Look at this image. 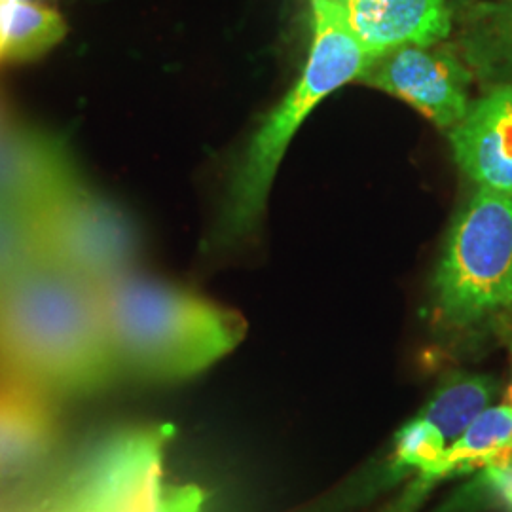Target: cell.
Returning <instances> with one entry per match:
<instances>
[{"mask_svg":"<svg viewBox=\"0 0 512 512\" xmlns=\"http://www.w3.org/2000/svg\"><path fill=\"white\" fill-rule=\"evenodd\" d=\"M512 306V194L478 188L450 228L433 281L442 329L465 330Z\"/></svg>","mask_w":512,"mask_h":512,"instance_id":"4","label":"cell"},{"mask_svg":"<svg viewBox=\"0 0 512 512\" xmlns=\"http://www.w3.org/2000/svg\"><path fill=\"white\" fill-rule=\"evenodd\" d=\"M497 329H499V334H501L505 346L512 353V306L497 315Z\"/></svg>","mask_w":512,"mask_h":512,"instance_id":"17","label":"cell"},{"mask_svg":"<svg viewBox=\"0 0 512 512\" xmlns=\"http://www.w3.org/2000/svg\"><path fill=\"white\" fill-rule=\"evenodd\" d=\"M448 135L463 175L478 188L512 194V84L492 86Z\"/></svg>","mask_w":512,"mask_h":512,"instance_id":"9","label":"cell"},{"mask_svg":"<svg viewBox=\"0 0 512 512\" xmlns=\"http://www.w3.org/2000/svg\"><path fill=\"white\" fill-rule=\"evenodd\" d=\"M6 126V120H4V114H2V109H0V129Z\"/></svg>","mask_w":512,"mask_h":512,"instance_id":"18","label":"cell"},{"mask_svg":"<svg viewBox=\"0 0 512 512\" xmlns=\"http://www.w3.org/2000/svg\"><path fill=\"white\" fill-rule=\"evenodd\" d=\"M454 6L463 61L480 80L512 84V0H461Z\"/></svg>","mask_w":512,"mask_h":512,"instance_id":"11","label":"cell"},{"mask_svg":"<svg viewBox=\"0 0 512 512\" xmlns=\"http://www.w3.org/2000/svg\"><path fill=\"white\" fill-rule=\"evenodd\" d=\"M99 291L120 374L186 380L232 353L247 334L239 311L162 281L128 274Z\"/></svg>","mask_w":512,"mask_h":512,"instance_id":"2","label":"cell"},{"mask_svg":"<svg viewBox=\"0 0 512 512\" xmlns=\"http://www.w3.org/2000/svg\"><path fill=\"white\" fill-rule=\"evenodd\" d=\"M509 463H512V408L509 404L492 406L484 410L461 437L448 444L433 482Z\"/></svg>","mask_w":512,"mask_h":512,"instance_id":"13","label":"cell"},{"mask_svg":"<svg viewBox=\"0 0 512 512\" xmlns=\"http://www.w3.org/2000/svg\"><path fill=\"white\" fill-rule=\"evenodd\" d=\"M495 393L497 385L490 376L452 374L440 384L418 416L431 421L450 444L490 408Z\"/></svg>","mask_w":512,"mask_h":512,"instance_id":"14","label":"cell"},{"mask_svg":"<svg viewBox=\"0 0 512 512\" xmlns=\"http://www.w3.org/2000/svg\"><path fill=\"white\" fill-rule=\"evenodd\" d=\"M0 372L44 395H88L120 376L99 285L50 264L2 285Z\"/></svg>","mask_w":512,"mask_h":512,"instance_id":"1","label":"cell"},{"mask_svg":"<svg viewBox=\"0 0 512 512\" xmlns=\"http://www.w3.org/2000/svg\"><path fill=\"white\" fill-rule=\"evenodd\" d=\"M308 4V61L293 88L260 122L234 167L215 230V241L220 245H234L255 234L277 169L298 129L330 93L357 82L370 63L346 25L340 0H308Z\"/></svg>","mask_w":512,"mask_h":512,"instance_id":"3","label":"cell"},{"mask_svg":"<svg viewBox=\"0 0 512 512\" xmlns=\"http://www.w3.org/2000/svg\"><path fill=\"white\" fill-rule=\"evenodd\" d=\"M475 74L454 46H408L368 63L357 82L389 93L439 129L454 128L471 107Z\"/></svg>","mask_w":512,"mask_h":512,"instance_id":"6","label":"cell"},{"mask_svg":"<svg viewBox=\"0 0 512 512\" xmlns=\"http://www.w3.org/2000/svg\"><path fill=\"white\" fill-rule=\"evenodd\" d=\"M67 21L35 0H0V67L48 54L67 37Z\"/></svg>","mask_w":512,"mask_h":512,"instance_id":"12","label":"cell"},{"mask_svg":"<svg viewBox=\"0 0 512 512\" xmlns=\"http://www.w3.org/2000/svg\"><path fill=\"white\" fill-rule=\"evenodd\" d=\"M76 181L80 175L57 139L35 129H0V207L38 213Z\"/></svg>","mask_w":512,"mask_h":512,"instance_id":"8","label":"cell"},{"mask_svg":"<svg viewBox=\"0 0 512 512\" xmlns=\"http://www.w3.org/2000/svg\"><path fill=\"white\" fill-rule=\"evenodd\" d=\"M340 8L370 63L408 46H437L454 31L450 0H340Z\"/></svg>","mask_w":512,"mask_h":512,"instance_id":"7","label":"cell"},{"mask_svg":"<svg viewBox=\"0 0 512 512\" xmlns=\"http://www.w3.org/2000/svg\"><path fill=\"white\" fill-rule=\"evenodd\" d=\"M448 442L431 421L416 416L408 421L395 439L391 471L403 475L420 471L421 482H433V475L446 454Z\"/></svg>","mask_w":512,"mask_h":512,"instance_id":"16","label":"cell"},{"mask_svg":"<svg viewBox=\"0 0 512 512\" xmlns=\"http://www.w3.org/2000/svg\"><path fill=\"white\" fill-rule=\"evenodd\" d=\"M46 264L95 285L131 274L139 232L128 213L80 181L37 213Z\"/></svg>","mask_w":512,"mask_h":512,"instance_id":"5","label":"cell"},{"mask_svg":"<svg viewBox=\"0 0 512 512\" xmlns=\"http://www.w3.org/2000/svg\"><path fill=\"white\" fill-rule=\"evenodd\" d=\"M46 397L29 385L0 382V476L25 473L52 452L57 425Z\"/></svg>","mask_w":512,"mask_h":512,"instance_id":"10","label":"cell"},{"mask_svg":"<svg viewBox=\"0 0 512 512\" xmlns=\"http://www.w3.org/2000/svg\"><path fill=\"white\" fill-rule=\"evenodd\" d=\"M42 264L37 213L0 207V287Z\"/></svg>","mask_w":512,"mask_h":512,"instance_id":"15","label":"cell"}]
</instances>
